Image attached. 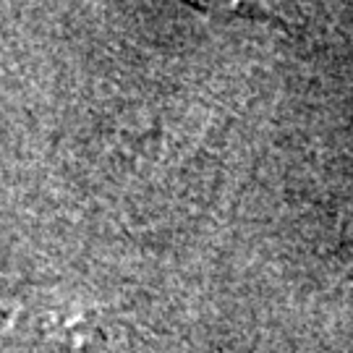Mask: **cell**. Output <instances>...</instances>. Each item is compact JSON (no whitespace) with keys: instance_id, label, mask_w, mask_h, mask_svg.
Instances as JSON below:
<instances>
[{"instance_id":"obj_1","label":"cell","mask_w":353,"mask_h":353,"mask_svg":"<svg viewBox=\"0 0 353 353\" xmlns=\"http://www.w3.org/2000/svg\"><path fill=\"white\" fill-rule=\"evenodd\" d=\"M341 243L343 252L348 254V259H353V204L343 212L341 220Z\"/></svg>"}]
</instances>
